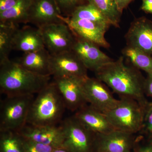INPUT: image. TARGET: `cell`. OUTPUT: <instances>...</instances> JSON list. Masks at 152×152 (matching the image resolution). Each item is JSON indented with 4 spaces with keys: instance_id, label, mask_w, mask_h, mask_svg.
<instances>
[{
    "instance_id": "cell-1",
    "label": "cell",
    "mask_w": 152,
    "mask_h": 152,
    "mask_svg": "<svg viewBox=\"0 0 152 152\" xmlns=\"http://www.w3.org/2000/svg\"><path fill=\"white\" fill-rule=\"evenodd\" d=\"M121 56L95 72L96 77L110 87L120 98L137 101L143 107L149 102L144 91L145 79L140 70L125 63Z\"/></svg>"
},
{
    "instance_id": "cell-2",
    "label": "cell",
    "mask_w": 152,
    "mask_h": 152,
    "mask_svg": "<svg viewBox=\"0 0 152 152\" xmlns=\"http://www.w3.org/2000/svg\"><path fill=\"white\" fill-rule=\"evenodd\" d=\"M51 77L34 73L10 59L0 64V90L6 96L37 94L50 82Z\"/></svg>"
},
{
    "instance_id": "cell-3",
    "label": "cell",
    "mask_w": 152,
    "mask_h": 152,
    "mask_svg": "<svg viewBox=\"0 0 152 152\" xmlns=\"http://www.w3.org/2000/svg\"><path fill=\"white\" fill-rule=\"evenodd\" d=\"M37 94L31 104L26 124L37 126L58 125L66 108L55 82H50Z\"/></svg>"
},
{
    "instance_id": "cell-4",
    "label": "cell",
    "mask_w": 152,
    "mask_h": 152,
    "mask_svg": "<svg viewBox=\"0 0 152 152\" xmlns=\"http://www.w3.org/2000/svg\"><path fill=\"white\" fill-rule=\"evenodd\" d=\"M145 111L137 101L120 98L117 106L105 114L115 129L135 134L142 128Z\"/></svg>"
},
{
    "instance_id": "cell-5",
    "label": "cell",
    "mask_w": 152,
    "mask_h": 152,
    "mask_svg": "<svg viewBox=\"0 0 152 152\" xmlns=\"http://www.w3.org/2000/svg\"><path fill=\"white\" fill-rule=\"evenodd\" d=\"M34 95L7 96L1 102L0 131L19 132L26 124Z\"/></svg>"
},
{
    "instance_id": "cell-6",
    "label": "cell",
    "mask_w": 152,
    "mask_h": 152,
    "mask_svg": "<svg viewBox=\"0 0 152 152\" xmlns=\"http://www.w3.org/2000/svg\"><path fill=\"white\" fill-rule=\"evenodd\" d=\"M64 130L63 146L71 152H94L95 133L88 129L74 115L66 118L61 124Z\"/></svg>"
},
{
    "instance_id": "cell-7",
    "label": "cell",
    "mask_w": 152,
    "mask_h": 152,
    "mask_svg": "<svg viewBox=\"0 0 152 152\" xmlns=\"http://www.w3.org/2000/svg\"><path fill=\"white\" fill-rule=\"evenodd\" d=\"M39 28L45 47L51 54L72 50L76 37L64 22L46 25Z\"/></svg>"
},
{
    "instance_id": "cell-8",
    "label": "cell",
    "mask_w": 152,
    "mask_h": 152,
    "mask_svg": "<svg viewBox=\"0 0 152 152\" xmlns=\"http://www.w3.org/2000/svg\"><path fill=\"white\" fill-rule=\"evenodd\" d=\"M83 89L88 104L104 113L114 108L118 103L107 85L99 80L88 76L84 80Z\"/></svg>"
},
{
    "instance_id": "cell-9",
    "label": "cell",
    "mask_w": 152,
    "mask_h": 152,
    "mask_svg": "<svg viewBox=\"0 0 152 152\" xmlns=\"http://www.w3.org/2000/svg\"><path fill=\"white\" fill-rule=\"evenodd\" d=\"M53 79L67 109L76 112L88 104L83 89L85 78L70 76Z\"/></svg>"
},
{
    "instance_id": "cell-10",
    "label": "cell",
    "mask_w": 152,
    "mask_h": 152,
    "mask_svg": "<svg viewBox=\"0 0 152 152\" xmlns=\"http://www.w3.org/2000/svg\"><path fill=\"white\" fill-rule=\"evenodd\" d=\"M51 55L50 70L54 78L64 77L86 78L88 69L72 50Z\"/></svg>"
},
{
    "instance_id": "cell-11",
    "label": "cell",
    "mask_w": 152,
    "mask_h": 152,
    "mask_svg": "<svg viewBox=\"0 0 152 152\" xmlns=\"http://www.w3.org/2000/svg\"><path fill=\"white\" fill-rule=\"evenodd\" d=\"M136 138L134 134L115 130L96 134L94 151L100 152H133Z\"/></svg>"
},
{
    "instance_id": "cell-12",
    "label": "cell",
    "mask_w": 152,
    "mask_h": 152,
    "mask_svg": "<svg viewBox=\"0 0 152 152\" xmlns=\"http://www.w3.org/2000/svg\"><path fill=\"white\" fill-rule=\"evenodd\" d=\"M63 21L68 25L76 37L96 44L100 47L109 48L110 43L105 37L108 29L90 20L63 17Z\"/></svg>"
},
{
    "instance_id": "cell-13",
    "label": "cell",
    "mask_w": 152,
    "mask_h": 152,
    "mask_svg": "<svg viewBox=\"0 0 152 152\" xmlns=\"http://www.w3.org/2000/svg\"><path fill=\"white\" fill-rule=\"evenodd\" d=\"M126 45L134 47L152 56V21L145 17L136 18L125 36Z\"/></svg>"
},
{
    "instance_id": "cell-14",
    "label": "cell",
    "mask_w": 152,
    "mask_h": 152,
    "mask_svg": "<svg viewBox=\"0 0 152 152\" xmlns=\"http://www.w3.org/2000/svg\"><path fill=\"white\" fill-rule=\"evenodd\" d=\"M76 37L72 50L88 70L96 72L100 68L113 61L101 50L99 46L92 42Z\"/></svg>"
},
{
    "instance_id": "cell-15",
    "label": "cell",
    "mask_w": 152,
    "mask_h": 152,
    "mask_svg": "<svg viewBox=\"0 0 152 152\" xmlns=\"http://www.w3.org/2000/svg\"><path fill=\"white\" fill-rule=\"evenodd\" d=\"M19 132L27 140L54 148L63 146L64 134L62 126H37L26 124Z\"/></svg>"
},
{
    "instance_id": "cell-16",
    "label": "cell",
    "mask_w": 152,
    "mask_h": 152,
    "mask_svg": "<svg viewBox=\"0 0 152 152\" xmlns=\"http://www.w3.org/2000/svg\"><path fill=\"white\" fill-rule=\"evenodd\" d=\"M63 17L55 0H32L28 23L40 28L47 25L63 23Z\"/></svg>"
},
{
    "instance_id": "cell-17",
    "label": "cell",
    "mask_w": 152,
    "mask_h": 152,
    "mask_svg": "<svg viewBox=\"0 0 152 152\" xmlns=\"http://www.w3.org/2000/svg\"><path fill=\"white\" fill-rule=\"evenodd\" d=\"M74 115L86 128L95 134H106L115 130L105 114L88 104L75 112Z\"/></svg>"
},
{
    "instance_id": "cell-18",
    "label": "cell",
    "mask_w": 152,
    "mask_h": 152,
    "mask_svg": "<svg viewBox=\"0 0 152 152\" xmlns=\"http://www.w3.org/2000/svg\"><path fill=\"white\" fill-rule=\"evenodd\" d=\"M40 29L30 26L18 28L14 36L13 50L24 53L35 51L45 48Z\"/></svg>"
},
{
    "instance_id": "cell-19",
    "label": "cell",
    "mask_w": 152,
    "mask_h": 152,
    "mask_svg": "<svg viewBox=\"0 0 152 152\" xmlns=\"http://www.w3.org/2000/svg\"><path fill=\"white\" fill-rule=\"evenodd\" d=\"M51 55L45 48L35 51L24 53L17 61L22 66L34 73L42 76H51Z\"/></svg>"
},
{
    "instance_id": "cell-20",
    "label": "cell",
    "mask_w": 152,
    "mask_h": 152,
    "mask_svg": "<svg viewBox=\"0 0 152 152\" xmlns=\"http://www.w3.org/2000/svg\"><path fill=\"white\" fill-rule=\"evenodd\" d=\"M32 0H20L10 10L0 13V23L5 24H26Z\"/></svg>"
},
{
    "instance_id": "cell-21",
    "label": "cell",
    "mask_w": 152,
    "mask_h": 152,
    "mask_svg": "<svg viewBox=\"0 0 152 152\" xmlns=\"http://www.w3.org/2000/svg\"><path fill=\"white\" fill-rule=\"evenodd\" d=\"M69 17L91 21L104 27L108 29L113 24L111 21L99 9L90 3H84L77 7Z\"/></svg>"
},
{
    "instance_id": "cell-22",
    "label": "cell",
    "mask_w": 152,
    "mask_h": 152,
    "mask_svg": "<svg viewBox=\"0 0 152 152\" xmlns=\"http://www.w3.org/2000/svg\"><path fill=\"white\" fill-rule=\"evenodd\" d=\"M122 56L130 65L145 71L147 74L152 73V56L134 47L126 45L122 50Z\"/></svg>"
},
{
    "instance_id": "cell-23",
    "label": "cell",
    "mask_w": 152,
    "mask_h": 152,
    "mask_svg": "<svg viewBox=\"0 0 152 152\" xmlns=\"http://www.w3.org/2000/svg\"><path fill=\"white\" fill-rule=\"evenodd\" d=\"M18 28L19 25L0 23V64L10 59L14 36Z\"/></svg>"
},
{
    "instance_id": "cell-24",
    "label": "cell",
    "mask_w": 152,
    "mask_h": 152,
    "mask_svg": "<svg viewBox=\"0 0 152 152\" xmlns=\"http://www.w3.org/2000/svg\"><path fill=\"white\" fill-rule=\"evenodd\" d=\"M2 152H24V138L18 132L0 131Z\"/></svg>"
},
{
    "instance_id": "cell-25",
    "label": "cell",
    "mask_w": 152,
    "mask_h": 152,
    "mask_svg": "<svg viewBox=\"0 0 152 152\" xmlns=\"http://www.w3.org/2000/svg\"><path fill=\"white\" fill-rule=\"evenodd\" d=\"M99 9L111 21L113 26L120 27L121 13L117 7L115 0H86Z\"/></svg>"
},
{
    "instance_id": "cell-26",
    "label": "cell",
    "mask_w": 152,
    "mask_h": 152,
    "mask_svg": "<svg viewBox=\"0 0 152 152\" xmlns=\"http://www.w3.org/2000/svg\"><path fill=\"white\" fill-rule=\"evenodd\" d=\"M141 133L147 139H152V102H149L145 108L143 124Z\"/></svg>"
},
{
    "instance_id": "cell-27",
    "label": "cell",
    "mask_w": 152,
    "mask_h": 152,
    "mask_svg": "<svg viewBox=\"0 0 152 152\" xmlns=\"http://www.w3.org/2000/svg\"><path fill=\"white\" fill-rule=\"evenodd\" d=\"M59 8L62 15L66 17L70 15L72 12L78 6L83 3L84 0H55Z\"/></svg>"
},
{
    "instance_id": "cell-28",
    "label": "cell",
    "mask_w": 152,
    "mask_h": 152,
    "mask_svg": "<svg viewBox=\"0 0 152 152\" xmlns=\"http://www.w3.org/2000/svg\"><path fill=\"white\" fill-rule=\"evenodd\" d=\"M24 146V152H53L56 148L49 145L29 140L25 138Z\"/></svg>"
},
{
    "instance_id": "cell-29",
    "label": "cell",
    "mask_w": 152,
    "mask_h": 152,
    "mask_svg": "<svg viewBox=\"0 0 152 152\" xmlns=\"http://www.w3.org/2000/svg\"><path fill=\"white\" fill-rule=\"evenodd\" d=\"M133 152H152V139H147L146 142L142 144H137L136 140Z\"/></svg>"
},
{
    "instance_id": "cell-30",
    "label": "cell",
    "mask_w": 152,
    "mask_h": 152,
    "mask_svg": "<svg viewBox=\"0 0 152 152\" xmlns=\"http://www.w3.org/2000/svg\"><path fill=\"white\" fill-rule=\"evenodd\" d=\"M144 91L146 96L152 98V73L147 74L144 84Z\"/></svg>"
},
{
    "instance_id": "cell-31",
    "label": "cell",
    "mask_w": 152,
    "mask_h": 152,
    "mask_svg": "<svg viewBox=\"0 0 152 152\" xmlns=\"http://www.w3.org/2000/svg\"><path fill=\"white\" fill-rule=\"evenodd\" d=\"M20 0H0V13L12 8Z\"/></svg>"
},
{
    "instance_id": "cell-32",
    "label": "cell",
    "mask_w": 152,
    "mask_h": 152,
    "mask_svg": "<svg viewBox=\"0 0 152 152\" xmlns=\"http://www.w3.org/2000/svg\"><path fill=\"white\" fill-rule=\"evenodd\" d=\"M140 10L145 13L152 15V0H141Z\"/></svg>"
},
{
    "instance_id": "cell-33",
    "label": "cell",
    "mask_w": 152,
    "mask_h": 152,
    "mask_svg": "<svg viewBox=\"0 0 152 152\" xmlns=\"http://www.w3.org/2000/svg\"><path fill=\"white\" fill-rule=\"evenodd\" d=\"M134 0H115L117 7L120 12L123 13V11Z\"/></svg>"
},
{
    "instance_id": "cell-34",
    "label": "cell",
    "mask_w": 152,
    "mask_h": 152,
    "mask_svg": "<svg viewBox=\"0 0 152 152\" xmlns=\"http://www.w3.org/2000/svg\"><path fill=\"white\" fill-rule=\"evenodd\" d=\"M53 152H71L66 148L64 146L55 148Z\"/></svg>"
},
{
    "instance_id": "cell-35",
    "label": "cell",
    "mask_w": 152,
    "mask_h": 152,
    "mask_svg": "<svg viewBox=\"0 0 152 152\" xmlns=\"http://www.w3.org/2000/svg\"><path fill=\"white\" fill-rule=\"evenodd\" d=\"M94 152H100L96 151H94Z\"/></svg>"
}]
</instances>
